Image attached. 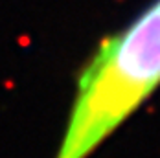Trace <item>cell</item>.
Listing matches in <instances>:
<instances>
[{
  "instance_id": "6da1fadb",
  "label": "cell",
  "mask_w": 160,
  "mask_h": 158,
  "mask_svg": "<svg viewBox=\"0 0 160 158\" xmlns=\"http://www.w3.org/2000/svg\"><path fill=\"white\" fill-rule=\"evenodd\" d=\"M158 2H160V0H158Z\"/></svg>"
}]
</instances>
